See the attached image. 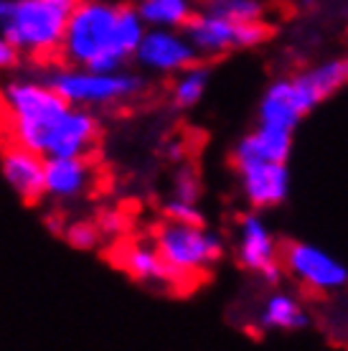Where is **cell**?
I'll use <instances>...</instances> for the list:
<instances>
[{
    "label": "cell",
    "instance_id": "cell-22",
    "mask_svg": "<svg viewBox=\"0 0 348 351\" xmlns=\"http://www.w3.org/2000/svg\"><path fill=\"white\" fill-rule=\"evenodd\" d=\"M272 36V28L257 18V21H244V23H236L234 26V41L236 49H252V46L264 44Z\"/></svg>",
    "mask_w": 348,
    "mask_h": 351
},
{
    "label": "cell",
    "instance_id": "cell-19",
    "mask_svg": "<svg viewBox=\"0 0 348 351\" xmlns=\"http://www.w3.org/2000/svg\"><path fill=\"white\" fill-rule=\"evenodd\" d=\"M234 150L236 153H249V156H257V158L285 160L288 163L290 153H293V132L257 128L254 132L244 135Z\"/></svg>",
    "mask_w": 348,
    "mask_h": 351
},
{
    "label": "cell",
    "instance_id": "cell-2",
    "mask_svg": "<svg viewBox=\"0 0 348 351\" xmlns=\"http://www.w3.org/2000/svg\"><path fill=\"white\" fill-rule=\"evenodd\" d=\"M79 0H13L0 34L21 53L41 59L59 56L61 38Z\"/></svg>",
    "mask_w": 348,
    "mask_h": 351
},
{
    "label": "cell",
    "instance_id": "cell-23",
    "mask_svg": "<svg viewBox=\"0 0 348 351\" xmlns=\"http://www.w3.org/2000/svg\"><path fill=\"white\" fill-rule=\"evenodd\" d=\"M163 214H166V219L181 221V224H203V214H201L199 204L183 202V199H175V196H171V202H166Z\"/></svg>",
    "mask_w": 348,
    "mask_h": 351
},
{
    "label": "cell",
    "instance_id": "cell-16",
    "mask_svg": "<svg viewBox=\"0 0 348 351\" xmlns=\"http://www.w3.org/2000/svg\"><path fill=\"white\" fill-rule=\"evenodd\" d=\"M120 265L130 272L135 280H142V282H156V285L178 288V282L186 280V275L175 272L160 257L156 245H150V242H130L120 252Z\"/></svg>",
    "mask_w": 348,
    "mask_h": 351
},
{
    "label": "cell",
    "instance_id": "cell-25",
    "mask_svg": "<svg viewBox=\"0 0 348 351\" xmlns=\"http://www.w3.org/2000/svg\"><path fill=\"white\" fill-rule=\"evenodd\" d=\"M173 196L183 202H199L201 196V181L199 173L193 168H181L173 181Z\"/></svg>",
    "mask_w": 348,
    "mask_h": 351
},
{
    "label": "cell",
    "instance_id": "cell-11",
    "mask_svg": "<svg viewBox=\"0 0 348 351\" xmlns=\"http://www.w3.org/2000/svg\"><path fill=\"white\" fill-rule=\"evenodd\" d=\"M0 173L5 184L26 204H38L44 199V156L10 141L0 148Z\"/></svg>",
    "mask_w": 348,
    "mask_h": 351
},
{
    "label": "cell",
    "instance_id": "cell-4",
    "mask_svg": "<svg viewBox=\"0 0 348 351\" xmlns=\"http://www.w3.org/2000/svg\"><path fill=\"white\" fill-rule=\"evenodd\" d=\"M56 95L71 107H105L132 99L145 89V82L127 71H89L84 66H64L49 77Z\"/></svg>",
    "mask_w": 348,
    "mask_h": 351
},
{
    "label": "cell",
    "instance_id": "cell-9",
    "mask_svg": "<svg viewBox=\"0 0 348 351\" xmlns=\"http://www.w3.org/2000/svg\"><path fill=\"white\" fill-rule=\"evenodd\" d=\"M99 143V120L87 107H71L53 123L46 135L44 158L56 156H92Z\"/></svg>",
    "mask_w": 348,
    "mask_h": 351
},
{
    "label": "cell",
    "instance_id": "cell-18",
    "mask_svg": "<svg viewBox=\"0 0 348 351\" xmlns=\"http://www.w3.org/2000/svg\"><path fill=\"white\" fill-rule=\"evenodd\" d=\"M308 324L300 300H295L288 293H275L264 303L260 313V326L267 331H295Z\"/></svg>",
    "mask_w": 348,
    "mask_h": 351
},
{
    "label": "cell",
    "instance_id": "cell-24",
    "mask_svg": "<svg viewBox=\"0 0 348 351\" xmlns=\"http://www.w3.org/2000/svg\"><path fill=\"white\" fill-rule=\"evenodd\" d=\"M64 237L77 250H92L99 242V229L92 221H74V224L64 229Z\"/></svg>",
    "mask_w": 348,
    "mask_h": 351
},
{
    "label": "cell",
    "instance_id": "cell-13",
    "mask_svg": "<svg viewBox=\"0 0 348 351\" xmlns=\"http://www.w3.org/2000/svg\"><path fill=\"white\" fill-rule=\"evenodd\" d=\"M92 184L89 156L44 158V193L51 199H79Z\"/></svg>",
    "mask_w": 348,
    "mask_h": 351
},
{
    "label": "cell",
    "instance_id": "cell-14",
    "mask_svg": "<svg viewBox=\"0 0 348 351\" xmlns=\"http://www.w3.org/2000/svg\"><path fill=\"white\" fill-rule=\"evenodd\" d=\"M234 26L227 18H219L214 13H193V18L183 26V34L188 36L191 46L196 49L199 59H216L224 53L234 51Z\"/></svg>",
    "mask_w": 348,
    "mask_h": 351
},
{
    "label": "cell",
    "instance_id": "cell-15",
    "mask_svg": "<svg viewBox=\"0 0 348 351\" xmlns=\"http://www.w3.org/2000/svg\"><path fill=\"white\" fill-rule=\"evenodd\" d=\"M348 82V62L346 59H331V62H323L313 69L303 71L293 77L297 95L305 102V107L313 112L315 107L325 102L328 97L338 95L340 89L346 87Z\"/></svg>",
    "mask_w": 348,
    "mask_h": 351
},
{
    "label": "cell",
    "instance_id": "cell-28",
    "mask_svg": "<svg viewBox=\"0 0 348 351\" xmlns=\"http://www.w3.org/2000/svg\"><path fill=\"white\" fill-rule=\"evenodd\" d=\"M10 5H13V0H0V23H3L5 18H8Z\"/></svg>",
    "mask_w": 348,
    "mask_h": 351
},
{
    "label": "cell",
    "instance_id": "cell-26",
    "mask_svg": "<svg viewBox=\"0 0 348 351\" xmlns=\"http://www.w3.org/2000/svg\"><path fill=\"white\" fill-rule=\"evenodd\" d=\"M18 62H21V51H18L16 46L10 44L5 36L0 34V71L16 69Z\"/></svg>",
    "mask_w": 348,
    "mask_h": 351
},
{
    "label": "cell",
    "instance_id": "cell-20",
    "mask_svg": "<svg viewBox=\"0 0 348 351\" xmlns=\"http://www.w3.org/2000/svg\"><path fill=\"white\" fill-rule=\"evenodd\" d=\"M209 66L203 64H191L178 71V80L173 84V102L178 107H196L206 95L209 87Z\"/></svg>",
    "mask_w": 348,
    "mask_h": 351
},
{
    "label": "cell",
    "instance_id": "cell-10",
    "mask_svg": "<svg viewBox=\"0 0 348 351\" xmlns=\"http://www.w3.org/2000/svg\"><path fill=\"white\" fill-rule=\"evenodd\" d=\"M236 257L239 265L247 270L257 272L264 278V282H279L282 278V265L277 257V245L275 237L267 229V224L262 221L257 214H247L239 221V247H236Z\"/></svg>",
    "mask_w": 348,
    "mask_h": 351
},
{
    "label": "cell",
    "instance_id": "cell-1",
    "mask_svg": "<svg viewBox=\"0 0 348 351\" xmlns=\"http://www.w3.org/2000/svg\"><path fill=\"white\" fill-rule=\"evenodd\" d=\"M117 3L107 0H79L69 16L64 38H61V59L66 66H84L89 71H117L122 59L114 46L117 26Z\"/></svg>",
    "mask_w": 348,
    "mask_h": 351
},
{
    "label": "cell",
    "instance_id": "cell-5",
    "mask_svg": "<svg viewBox=\"0 0 348 351\" xmlns=\"http://www.w3.org/2000/svg\"><path fill=\"white\" fill-rule=\"evenodd\" d=\"M156 250L175 272L193 278L196 272L206 270L219 263L224 255V242L216 232L203 224H181L166 219L156 229Z\"/></svg>",
    "mask_w": 348,
    "mask_h": 351
},
{
    "label": "cell",
    "instance_id": "cell-27",
    "mask_svg": "<svg viewBox=\"0 0 348 351\" xmlns=\"http://www.w3.org/2000/svg\"><path fill=\"white\" fill-rule=\"evenodd\" d=\"M97 229H99V234H117L120 232V217L117 214H105L97 224Z\"/></svg>",
    "mask_w": 348,
    "mask_h": 351
},
{
    "label": "cell",
    "instance_id": "cell-8",
    "mask_svg": "<svg viewBox=\"0 0 348 351\" xmlns=\"http://www.w3.org/2000/svg\"><path fill=\"white\" fill-rule=\"evenodd\" d=\"M285 267L315 293H336L348 282L346 265L315 245L290 242L285 247Z\"/></svg>",
    "mask_w": 348,
    "mask_h": 351
},
{
    "label": "cell",
    "instance_id": "cell-17",
    "mask_svg": "<svg viewBox=\"0 0 348 351\" xmlns=\"http://www.w3.org/2000/svg\"><path fill=\"white\" fill-rule=\"evenodd\" d=\"M140 21L145 28H183L193 18V0H138Z\"/></svg>",
    "mask_w": 348,
    "mask_h": 351
},
{
    "label": "cell",
    "instance_id": "cell-6",
    "mask_svg": "<svg viewBox=\"0 0 348 351\" xmlns=\"http://www.w3.org/2000/svg\"><path fill=\"white\" fill-rule=\"evenodd\" d=\"M234 168L239 173L244 199L254 209H272L288 199L290 168L285 160L257 158V156L234 150Z\"/></svg>",
    "mask_w": 348,
    "mask_h": 351
},
{
    "label": "cell",
    "instance_id": "cell-3",
    "mask_svg": "<svg viewBox=\"0 0 348 351\" xmlns=\"http://www.w3.org/2000/svg\"><path fill=\"white\" fill-rule=\"evenodd\" d=\"M3 102L10 114V141L44 156V143L53 123L69 105L51 89L49 82L16 80L3 89Z\"/></svg>",
    "mask_w": 348,
    "mask_h": 351
},
{
    "label": "cell",
    "instance_id": "cell-7",
    "mask_svg": "<svg viewBox=\"0 0 348 351\" xmlns=\"http://www.w3.org/2000/svg\"><path fill=\"white\" fill-rule=\"evenodd\" d=\"M132 56L142 69L156 74H178L199 62V53L183 28H145Z\"/></svg>",
    "mask_w": 348,
    "mask_h": 351
},
{
    "label": "cell",
    "instance_id": "cell-21",
    "mask_svg": "<svg viewBox=\"0 0 348 351\" xmlns=\"http://www.w3.org/2000/svg\"><path fill=\"white\" fill-rule=\"evenodd\" d=\"M206 13H214L219 18H227L232 23H244V21H257L264 16V8L257 0H206L203 3Z\"/></svg>",
    "mask_w": 348,
    "mask_h": 351
},
{
    "label": "cell",
    "instance_id": "cell-12",
    "mask_svg": "<svg viewBox=\"0 0 348 351\" xmlns=\"http://www.w3.org/2000/svg\"><path fill=\"white\" fill-rule=\"evenodd\" d=\"M257 114H260V128L279 132H295L300 120H303L305 114H310V110L300 99L295 84H293V77H290V80L272 82L270 87H267Z\"/></svg>",
    "mask_w": 348,
    "mask_h": 351
}]
</instances>
